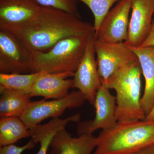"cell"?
I'll use <instances>...</instances> for the list:
<instances>
[{
	"mask_svg": "<svg viewBox=\"0 0 154 154\" xmlns=\"http://www.w3.org/2000/svg\"><path fill=\"white\" fill-rule=\"evenodd\" d=\"M39 6L66 12L81 18L77 0H34Z\"/></svg>",
	"mask_w": 154,
	"mask_h": 154,
	"instance_id": "21",
	"label": "cell"
},
{
	"mask_svg": "<svg viewBox=\"0 0 154 154\" xmlns=\"http://www.w3.org/2000/svg\"><path fill=\"white\" fill-rule=\"evenodd\" d=\"M95 33L88 36L85 54L73 79V88L79 89L86 100L93 105L97 91L102 86L95 59Z\"/></svg>",
	"mask_w": 154,
	"mask_h": 154,
	"instance_id": "7",
	"label": "cell"
},
{
	"mask_svg": "<svg viewBox=\"0 0 154 154\" xmlns=\"http://www.w3.org/2000/svg\"><path fill=\"white\" fill-rule=\"evenodd\" d=\"M88 37L74 36L64 38L46 52L31 54V73H75L82 62Z\"/></svg>",
	"mask_w": 154,
	"mask_h": 154,
	"instance_id": "4",
	"label": "cell"
},
{
	"mask_svg": "<svg viewBox=\"0 0 154 154\" xmlns=\"http://www.w3.org/2000/svg\"><path fill=\"white\" fill-rule=\"evenodd\" d=\"M31 54L14 34L0 29V73H30Z\"/></svg>",
	"mask_w": 154,
	"mask_h": 154,
	"instance_id": "6",
	"label": "cell"
},
{
	"mask_svg": "<svg viewBox=\"0 0 154 154\" xmlns=\"http://www.w3.org/2000/svg\"><path fill=\"white\" fill-rule=\"evenodd\" d=\"M94 106L96 109L94 119L86 120L78 125L77 132L79 136L92 134L99 129H109L117 122L116 99L110 94L109 89L101 86L96 94Z\"/></svg>",
	"mask_w": 154,
	"mask_h": 154,
	"instance_id": "10",
	"label": "cell"
},
{
	"mask_svg": "<svg viewBox=\"0 0 154 154\" xmlns=\"http://www.w3.org/2000/svg\"><path fill=\"white\" fill-rule=\"evenodd\" d=\"M130 0H120L109 11L95 32L97 41L106 43L125 41L128 36Z\"/></svg>",
	"mask_w": 154,
	"mask_h": 154,
	"instance_id": "8",
	"label": "cell"
},
{
	"mask_svg": "<svg viewBox=\"0 0 154 154\" xmlns=\"http://www.w3.org/2000/svg\"><path fill=\"white\" fill-rule=\"evenodd\" d=\"M131 17L128 36L124 42L130 48L139 47L151 30L154 15V0H130Z\"/></svg>",
	"mask_w": 154,
	"mask_h": 154,
	"instance_id": "11",
	"label": "cell"
},
{
	"mask_svg": "<svg viewBox=\"0 0 154 154\" xmlns=\"http://www.w3.org/2000/svg\"><path fill=\"white\" fill-rule=\"evenodd\" d=\"M86 100L82 93L78 91H72L60 99L31 102L19 118L29 129L46 119L59 118L67 109L81 107Z\"/></svg>",
	"mask_w": 154,
	"mask_h": 154,
	"instance_id": "5",
	"label": "cell"
},
{
	"mask_svg": "<svg viewBox=\"0 0 154 154\" xmlns=\"http://www.w3.org/2000/svg\"><path fill=\"white\" fill-rule=\"evenodd\" d=\"M19 38L31 54L46 52L70 36L95 33L94 25L64 11L40 6L35 17L26 23L3 29Z\"/></svg>",
	"mask_w": 154,
	"mask_h": 154,
	"instance_id": "1",
	"label": "cell"
},
{
	"mask_svg": "<svg viewBox=\"0 0 154 154\" xmlns=\"http://www.w3.org/2000/svg\"><path fill=\"white\" fill-rule=\"evenodd\" d=\"M131 154H154V144L148 146Z\"/></svg>",
	"mask_w": 154,
	"mask_h": 154,
	"instance_id": "24",
	"label": "cell"
},
{
	"mask_svg": "<svg viewBox=\"0 0 154 154\" xmlns=\"http://www.w3.org/2000/svg\"><path fill=\"white\" fill-rule=\"evenodd\" d=\"M145 119L148 120H154V105L148 115L146 116Z\"/></svg>",
	"mask_w": 154,
	"mask_h": 154,
	"instance_id": "25",
	"label": "cell"
},
{
	"mask_svg": "<svg viewBox=\"0 0 154 154\" xmlns=\"http://www.w3.org/2000/svg\"><path fill=\"white\" fill-rule=\"evenodd\" d=\"M95 48L101 82L107 79L122 66L138 59L123 42L106 43L96 39Z\"/></svg>",
	"mask_w": 154,
	"mask_h": 154,
	"instance_id": "9",
	"label": "cell"
},
{
	"mask_svg": "<svg viewBox=\"0 0 154 154\" xmlns=\"http://www.w3.org/2000/svg\"><path fill=\"white\" fill-rule=\"evenodd\" d=\"M40 6L34 0H0V29L28 22Z\"/></svg>",
	"mask_w": 154,
	"mask_h": 154,
	"instance_id": "13",
	"label": "cell"
},
{
	"mask_svg": "<svg viewBox=\"0 0 154 154\" xmlns=\"http://www.w3.org/2000/svg\"><path fill=\"white\" fill-rule=\"evenodd\" d=\"M85 4L92 11L94 18L95 32L99 29L102 20L112 6L120 0H78Z\"/></svg>",
	"mask_w": 154,
	"mask_h": 154,
	"instance_id": "20",
	"label": "cell"
},
{
	"mask_svg": "<svg viewBox=\"0 0 154 154\" xmlns=\"http://www.w3.org/2000/svg\"><path fill=\"white\" fill-rule=\"evenodd\" d=\"M40 73L41 72L28 74L0 73V88L18 91L30 96L34 83Z\"/></svg>",
	"mask_w": 154,
	"mask_h": 154,
	"instance_id": "19",
	"label": "cell"
},
{
	"mask_svg": "<svg viewBox=\"0 0 154 154\" xmlns=\"http://www.w3.org/2000/svg\"><path fill=\"white\" fill-rule=\"evenodd\" d=\"M35 143L32 140L25 145L18 146L14 144L1 147L0 154H21L27 150L31 149L35 147Z\"/></svg>",
	"mask_w": 154,
	"mask_h": 154,
	"instance_id": "22",
	"label": "cell"
},
{
	"mask_svg": "<svg viewBox=\"0 0 154 154\" xmlns=\"http://www.w3.org/2000/svg\"><path fill=\"white\" fill-rule=\"evenodd\" d=\"M129 48L137 56L144 77L145 85L140 105L146 117L154 105V46Z\"/></svg>",
	"mask_w": 154,
	"mask_h": 154,
	"instance_id": "15",
	"label": "cell"
},
{
	"mask_svg": "<svg viewBox=\"0 0 154 154\" xmlns=\"http://www.w3.org/2000/svg\"><path fill=\"white\" fill-rule=\"evenodd\" d=\"M80 118L81 116L79 113L64 119L53 118L46 124H38L29 128L31 140L35 143L40 144L37 154H47L52 139L58 131L65 128L69 122H79Z\"/></svg>",
	"mask_w": 154,
	"mask_h": 154,
	"instance_id": "16",
	"label": "cell"
},
{
	"mask_svg": "<svg viewBox=\"0 0 154 154\" xmlns=\"http://www.w3.org/2000/svg\"><path fill=\"white\" fill-rule=\"evenodd\" d=\"M138 59L122 66L102 86L116 92V118L117 122L143 120L146 115L140 105L141 75Z\"/></svg>",
	"mask_w": 154,
	"mask_h": 154,
	"instance_id": "2",
	"label": "cell"
},
{
	"mask_svg": "<svg viewBox=\"0 0 154 154\" xmlns=\"http://www.w3.org/2000/svg\"><path fill=\"white\" fill-rule=\"evenodd\" d=\"M29 137V129L19 117H1L0 146L14 144L20 140Z\"/></svg>",
	"mask_w": 154,
	"mask_h": 154,
	"instance_id": "18",
	"label": "cell"
},
{
	"mask_svg": "<svg viewBox=\"0 0 154 154\" xmlns=\"http://www.w3.org/2000/svg\"><path fill=\"white\" fill-rule=\"evenodd\" d=\"M75 73L70 72L49 73L41 72L34 83L30 97L41 96L44 99H62L68 95L69 91L73 88L72 77Z\"/></svg>",
	"mask_w": 154,
	"mask_h": 154,
	"instance_id": "12",
	"label": "cell"
},
{
	"mask_svg": "<svg viewBox=\"0 0 154 154\" xmlns=\"http://www.w3.org/2000/svg\"><path fill=\"white\" fill-rule=\"evenodd\" d=\"M154 46V20L153 19L151 30L149 33L140 47Z\"/></svg>",
	"mask_w": 154,
	"mask_h": 154,
	"instance_id": "23",
	"label": "cell"
},
{
	"mask_svg": "<svg viewBox=\"0 0 154 154\" xmlns=\"http://www.w3.org/2000/svg\"><path fill=\"white\" fill-rule=\"evenodd\" d=\"M0 116L20 117L31 102L30 97L18 91L0 88Z\"/></svg>",
	"mask_w": 154,
	"mask_h": 154,
	"instance_id": "17",
	"label": "cell"
},
{
	"mask_svg": "<svg viewBox=\"0 0 154 154\" xmlns=\"http://www.w3.org/2000/svg\"><path fill=\"white\" fill-rule=\"evenodd\" d=\"M97 139L93 154H131L154 144V120L117 122Z\"/></svg>",
	"mask_w": 154,
	"mask_h": 154,
	"instance_id": "3",
	"label": "cell"
},
{
	"mask_svg": "<svg viewBox=\"0 0 154 154\" xmlns=\"http://www.w3.org/2000/svg\"><path fill=\"white\" fill-rule=\"evenodd\" d=\"M97 144V137L93 134L73 137L64 128L59 131L53 139L51 154H91Z\"/></svg>",
	"mask_w": 154,
	"mask_h": 154,
	"instance_id": "14",
	"label": "cell"
}]
</instances>
